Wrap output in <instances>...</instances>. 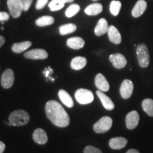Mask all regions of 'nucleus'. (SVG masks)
Instances as JSON below:
<instances>
[{
  "instance_id": "1",
  "label": "nucleus",
  "mask_w": 153,
  "mask_h": 153,
  "mask_svg": "<svg viewBox=\"0 0 153 153\" xmlns=\"http://www.w3.org/2000/svg\"><path fill=\"white\" fill-rule=\"evenodd\" d=\"M45 114L48 119L57 127L65 128L70 124V117L60 104L55 100L48 101L45 105Z\"/></svg>"
},
{
  "instance_id": "2",
  "label": "nucleus",
  "mask_w": 153,
  "mask_h": 153,
  "mask_svg": "<svg viewBox=\"0 0 153 153\" xmlns=\"http://www.w3.org/2000/svg\"><path fill=\"white\" fill-rule=\"evenodd\" d=\"M30 120V116L26 111L19 109L13 111L9 116V121L11 126H23L26 125Z\"/></svg>"
},
{
  "instance_id": "3",
  "label": "nucleus",
  "mask_w": 153,
  "mask_h": 153,
  "mask_svg": "<svg viewBox=\"0 0 153 153\" xmlns=\"http://www.w3.org/2000/svg\"><path fill=\"white\" fill-rule=\"evenodd\" d=\"M136 53L139 65L143 68L148 67L150 64V55L148 47L145 44H140L137 47Z\"/></svg>"
},
{
  "instance_id": "4",
  "label": "nucleus",
  "mask_w": 153,
  "mask_h": 153,
  "mask_svg": "<svg viewBox=\"0 0 153 153\" xmlns=\"http://www.w3.org/2000/svg\"><path fill=\"white\" fill-rule=\"evenodd\" d=\"M112 123L111 118L109 116H104L94 125V131L97 133H104L111 129Z\"/></svg>"
},
{
  "instance_id": "5",
  "label": "nucleus",
  "mask_w": 153,
  "mask_h": 153,
  "mask_svg": "<svg viewBox=\"0 0 153 153\" xmlns=\"http://www.w3.org/2000/svg\"><path fill=\"white\" fill-rule=\"evenodd\" d=\"M76 101L80 104H90L94 101V94L90 90L86 89H79L74 94Z\"/></svg>"
},
{
  "instance_id": "6",
  "label": "nucleus",
  "mask_w": 153,
  "mask_h": 153,
  "mask_svg": "<svg viewBox=\"0 0 153 153\" xmlns=\"http://www.w3.org/2000/svg\"><path fill=\"white\" fill-rule=\"evenodd\" d=\"M7 6L10 14L15 19L19 18L24 11L22 0H7Z\"/></svg>"
},
{
  "instance_id": "7",
  "label": "nucleus",
  "mask_w": 153,
  "mask_h": 153,
  "mask_svg": "<svg viewBox=\"0 0 153 153\" xmlns=\"http://www.w3.org/2000/svg\"><path fill=\"white\" fill-rule=\"evenodd\" d=\"M14 82V73L11 69H7L3 72L1 77V84L3 88L9 89Z\"/></svg>"
},
{
  "instance_id": "8",
  "label": "nucleus",
  "mask_w": 153,
  "mask_h": 153,
  "mask_svg": "<svg viewBox=\"0 0 153 153\" xmlns=\"http://www.w3.org/2000/svg\"><path fill=\"white\" fill-rule=\"evenodd\" d=\"M134 89L133 82L130 79H125L120 87V94L123 99H127L131 97Z\"/></svg>"
},
{
  "instance_id": "9",
  "label": "nucleus",
  "mask_w": 153,
  "mask_h": 153,
  "mask_svg": "<svg viewBox=\"0 0 153 153\" xmlns=\"http://www.w3.org/2000/svg\"><path fill=\"white\" fill-rule=\"evenodd\" d=\"M24 56L30 60H45L48 57V54L43 49H33L25 53Z\"/></svg>"
},
{
  "instance_id": "10",
  "label": "nucleus",
  "mask_w": 153,
  "mask_h": 153,
  "mask_svg": "<svg viewBox=\"0 0 153 153\" xmlns=\"http://www.w3.org/2000/svg\"><path fill=\"white\" fill-rule=\"evenodd\" d=\"M140 120V116L136 111H132L126 117V124L128 129L133 130L137 127Z\"/></svg>"
},
{
  "instance_id": "11",
  "label": "nucleus",
  "mask_w": 153,
  "mask_h": 153,
  "mask_svg": "<svg viewBox=\"0 0 153 153\" xmlns=\"http://www.w3.org/2000/svg\"><path fill=\"white\" fill-rule=\"evenodd\" d=\"M109 60L113 66L116 69L124 68L127 65V60L126 57L120 53L112 54L109 56Z\"/></svg>"
},
{
  "instance_id": "12",
  "label": "nucleus",
  "mask_w": 153,
  "mask_h": 153,
  "mask_svg": "<svg viewBox=\"0 0 153 153\" xmlns=\"http://www.w3.org/2000/svg\"><path fill=\"white\" fill-rule=\"evenodd\" d=\"M95 85L96 87L98 88L99 90L103 91V92L108 91L109 90V84H108L106 77L101 73L97 74V75H96Z\"/></svg>"
},
{
  "instance_id": "13",
  "label": "nucleus",
  "mask_w": 153,
  "mask_h": 153,
  "mask_svg": "<svg viewBox=\"0 0 153 153\" xmlns=\"http://www.w3.org/2000/svg\"><path fill=\"white\" fill-rule=\"evenodd\" d=\"M148 4L145 0H138L132 10V16L135 18H138L143 14L146 10Z\"/></svg>"
},
{
  "instance_id": "14",
  "label": "nucleus",
  "mask_w": 153,
  "mask_h": 153,
  "mask_svg": "<svg viewBox=\"0 0 153 153\" xmlns=\"http://www.w3.org/2000/svg\"><path fill=\"white\" fill-rule=\"evenodd\" d=\"M107 33H108V38L111 43L116 44V45H118L121 43L122 38L120 32L114 26H110Z\"/></svg>"
},
{
  "instance_id": "15",
  "label": "nucleus",
  "mask_w": 153,
  "mask_h": 153,
  "mask_svg": "<svg viewBox=\"0 0 153 153\" xmlns=\"http://www.w3.org/2000/svg\"><path fill=\"white\" fill-rule=\"evenodd\" d=\"M33 139L36 143L39 145H45L48 140L46 133L42 128L35 130L33 134Z\"/></svg>"
},
{
  "instance_id": "16",
  "label": "nucleus",
  "mask_w": 153,
  "mask_h": 153,
  "mask_svg": "<svg viewBox=\"0 0 153 153\" xmlns=\"http://www.w3.org/2000/svg\"><path fill=\"white\" fill-rule=\"evenodd\" d=\"M128 140L123 137H113L109 140V146L113 150H120L125 148Z\"/></svg>"
},
{
  "instance_id": "17",
  "label": "nucleus",
  "mask_w": 153,
  "mask_h": 153,
  "mask_svg": "<svg viewBox=\"0 0 153 153\" xmlns=\"http://www.w3.org/2000/svg\"><path fill=\"white\" fill-rule=\"evenodd\" d=\"M97 95L100 99V101L102 103L103 106L107 110H113L114 108V104L111 99L108 96H106L105 94L100 90L97 91Z\"/></svg>"
},
{
  "instance_id": "18",
  "label": "nucleus",
  "mask_w": 153,
  "mask_h": 153,
  "mask_svg": "<svg viewBox=\"0 0 153 153\" xmlns=\"http://www.w3.org/2000/svg\"><path fill=\"white\" fill-rule=\"evenodd\" d=\"M108 28H109V26H108L107 21L105 19L102 18L99 19L98 23H97L94 28V33L97 36H103L108 32Z\"/></svg>"
},
{
  "instance_id": "19",
  "label": "nucleus",
  "mask_w": 153,
  "mask_h": 153,
  "mask_svg": "<svg viewBox=\"0 0 153 153\" xmlns=\"http://www.w3.org/2000/svg\"><path fill=\"white\" fill-rule=\"evenodd\" d=\"M85 41L80 37H72L68 38L67 41V45L74 50L81 49L85 45Z\"/></svg>"
},
{
  "instance_id": "20",
  "label": "nucleus",
  "mask_w": 153,
  "mask_h": 153,
  "mask_svg": "<svg viewBox=\"0 0 153 153\" xmlns=\"http://www.w3.org/2000/svg\"><path fill=\"white\" fill-rule=\"evenodd\" d=\"M86 65H87V59L85 57L78 56L72 59L70 66L74 70H79L85 68Z\"/></svg>"
},
{
  "instance_id": "21",
  "label": "nucleus",
  "mask_w": 153,
  "mask_h": 153,
  "mask_svg": "<svg viewBox=\"0 0 153 153\" xmlns=\"http://www.w3.org/2000/svg\"><path fill=\"white\" fill-rule=\"evenodd\" d=\"M103 10V6L99 3L91 4L89 5L87 8L85 9V12L86 14L89 16H96L101 13Z\"/></svg>"
},
{
  "instance_id": "22",
  "label": "nucleus",
  "mask_w": 153,
  "mask_h": 153,
  "mask_svg": "<svg viewBox=\"0 0 153 153\" xmlns=\"http://www.w3.org/2000/svg\"><path fill=\"white\" fill-rule=\"evenodd\" d=\"M58 97L60 101L69 108H72L74 106V101L72 100L71 96L65 90L60 89L58 92Z\"/></svg>"
},
{
  "instance_id": "23",
  "label": "nucleus",
  "mask_w": 153,
  "mask_h": 153,
  "mask_svg": "<svg viewBox=\"0 0 153 153\" xmlns=\"http://www.w3.org/2000/svg\"><path fill=\"white\" fill-rule=\"evenodd\" d=\"M32 43L30 41H24L22 43H14L11 47V50L14 53H21L27 50L28 48L31 46Z\"/></svg>"
},
{
  "instance_id": "24",
  "label": "nucleus",
  "mask_w": 153,
  "mask_h": 153,
  "mask_svg": "<svg viewBox=\"0 0 153 153\" xmlns=\"http://www.w3.org/2000/svg\"><path fill=\"white\" fill-rule=\"evenodd\" d=\"M54 22L55 19L53 17L50 16H43L38 18L36 21V24L40 27H43V26H47L53 24Z\"/></svg>"
},
{
  "instance_id": "25",
  "label": "nucleus",
  "mask_w": 153,
  "mask_h": 153,
  "mask_svg": "<svg viewBox=\"0 0 153 153\" xmlns=\"http://www.w3.org/2000/svg\"><path fill=\"white\" fill-rule=\"evenodd\" d=\"M142 107L144 111L150 116L153 117V100L151 99H145L142 102Z\"/></svg>"
},
{
  "instance_id": "26",
  "label": "nucleus",
  "mask_w": 153,
  "mask_h": 153,
  "mask_svg": "<svg viewBox=\"0 0 153 153\" xmlns=\"http://www.w3.org/2000/svg\"><path fill=\"white\" fill-rule=\"evenodd\" d=\"M59 30H60V33L61 35L65 36L75 31L76 30V26L75 24H64V25H62V26H60Z\"/></svg>"
},
{
  "instance_id": "27",
  "label": "nucleus",
  "mask_w": 153,
  "mask_h": 153,
  "mask_svg": "<svg viewBox=\"0 0 153 153\" xmlns=\"http://www.w3.org/2000/svg\"><path fill=\"white\" fill-rule=\"evenodd\" d=\"M80 10V7L78 4H72L70 6H69L68 8L66 9L65 11V16L68 18H71V17L74 16L79 12Z\"/></svg>"
},
{
  "instance_id": "28",
  "label": "nucleus",
  "mask_w": 153,
  "mask_h": 153,
  "mask_svg": "<svg viewBox=\"0 0 153 153\" xmlns=\"http://www.w3.org/2000/svg\"><path fill=\"white\" fill-rule=\"evenodd\" d=\"M121 9V2L119 1L114 0L110 4V11L114 16H118Z\"/></svg>"
},
{
  "instance_id": "29",
  "label": "nucleus",
  "mask_w": 153,
  "mask_h": 153,
  "mask_svg": "<svg viewBox=\"0 0 153 153\" xmlns=\"http://www.w3.org/2000/svg\"><path fill=\"white\" fill-rule=\"evenodd\" d=\"M64 6H65V4L61 3L60 1H57L56 0H52L48 4L50 9H51V11H52L60 10L61 9H62L63 7H64Z\"/></svg>"
},
{
  "instance_id": "30",
  "label": "nucleus",
  "mask_w": 153,
  "mask_h": 153,
  "mask_svg": "<svg viewBox=\"0 0 153 153\" xmlns=\"http://www.w3.org/2000/svg\"><path fill=\"white\" fill-rule=\"evenodd\" d=\"M84 153H102L101 150L94 146H87L84 150Z\"/></svg>"
},
{
  "instance_id": "31",
  "label": "nucleus",
  "mask_w": 153,
  "mask_h": 153,
  "mask_svg": "<svg viewBox=\"0 0 153 153\" xmlns=\"http://www.w3.org/2000/svg\"><path fill=\"white\" fill-rule=\"evenodd\" d=\"M48 0H37L36 4V8L38 10H41L43 8H44L45 5L47 4Z\"/></svg>"
},
{
  "instance_id": "32",
  "label": "nucleus",
  "mask_w": 153,
  "mask_h": 153,
  "mask_svg": "<svg viewBox=\"0 0 153 153\" xmlns=\"http://www.w3.org/2000/svg\"><path fill=\"white\" fill-rule=\"evenodd\" d=\"M32 2H33V0H22L23 9L24 11H27L29 9Z\"/></svg>"
},
{
  "instance_id": "33",
  "label": "nucleus",
  "mask_w": 153,
  "mask_h": 153,
  "mask_svg": "<svg viewBox=\"0 0 153 153\" xmlns=\"http://www.w3.org/2000/svg\"><path fill=\"white\" fill-rule=\"evenodd\" d=\"M9 15L8 13L4 12V11H1L0 12V22H5V21L9 20Z\"/></svg>"
},
{
  "instance_id": "34",
  "label": "nucleus",
  "mask_w": 153,
  "mask_h": 153,
  "mask_svg": "<svg viewBox=\"0 0 153 153\" xmlns=\"http://www.w3.org/2000/svg\"><path fill=\"white\" fill-rule=\"evenodd\" d=\"M52 72H53V70L49 67V68L45 69V70L43 72V73L45 74V76H48V75H50V74L52 73Z\"/></svg>"
},
{
  "instance_id": "35",
  "label": "nucleus",
  "mask_w": 153,
  "mask_h": 153,
  "mask_svg": "<svg viewBox=\"0 0 153 153\" xmlns=\"http://www.w3.org/2000/svg\"><path fill=\"white\" fill-rule=\"evenodd\" d=\"M5 150V144L1 141H0V153H3Z\"/></svg>"
},
{
  "instance_id": "36",
  "label": "nucleus",
  "mask_w": 153,
  "mask_h": 153,
  "mask_svg": "<svg viewBox=\"0 0 153 153\" xmlns=\"http://www.w3.org/2000/svg\"><path fill=\"white\" fill-rule=\"evenodd\" d=\"M5 43V38L2 36H0V48L2 47V45Z\"/></svg>"
},
{
  "instance_id": "37",
  "label": "nucleus",
  "mask_w": 153,
  "mask_h": 153,
  "mask_svg": "<svg viewBox=\"0 0 153 153\" xmlns=\"http://www.w3.org/2000/svg\"><path fill=\"white\" fill-rule=\"evenodd\" d=\"M57 1H60L61 3L65 4V3H70V2H73L74 0H56Z\"/></svg>"
},
{
  "instance_id": "38",
  "label": "nucleus",
  "mask_w": 153,
  "mask_h": 153,
  "mask_svg": "<svg viewBox=\"0 0 153 153\" xmlns=\"http://www.w3.org/2000/svg\"><path fill=\"white\" fill-rule=\"evenodd\" d=\"M126 153H140L137 150H135V149H131V150H128Z\"/></svg>"
},
{
  "instance_id": "39",
  "label": "nucleus",
  "mask_w": 153,
  "mask_h": 153,
  "mask_svg": "<svg viewBox=\"0 0 153 153\" xmlns=\"http://www.w3.org/2000/svg\"><path fill=\"white\" fill-rule=\"evenodd\" d=\"M94 1H97V0H94Z\"/></svg>"
}]
</instances>
